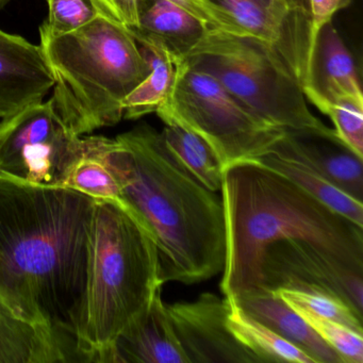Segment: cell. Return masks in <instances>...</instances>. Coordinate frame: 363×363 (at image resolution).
Masks as SVG:
<instances>
[{
	"label": "cell",
	"mask_w": 363,
	"mask_h": 363,
	"mask_svg": "<svg viewBox=\"0 0 363 363\" xmlns=\"http://www.w3.org/2000/svg\"><path fill=\"white\" fill-rule=\"evenodd\" d=\"M86 138L72 133L52 104L41 103L0 123V178L62 188L86 156Z\"/></svg>",
	"instance_id": "ba28073f"
},
{
	"label": "cell",
	"mask_w": 363,
	"mask_h": 363,
	"mask_svg": "<svg viewBox=\"0 0 363 363\" xmlns=\"http://www.w3.org/2000/svg\"><path fill=\"white\" fill-rule=\"evenodd\" d=\"M264 286L318 291L340 297L357 313L363 312V269L347 264L305 242L271 244L262 263Z\"/></svg>",
	"instance_id": "9c48e42d"
},
{
	"label": "cell",
	"mask_w": 363,
	"mask_h": 363,
	"mask_svg": "<svg viewBox=\"0 0 363 363\" xmlns=\"http://www.w3.org/2000/svg\"><path fill=\"white\" fill-rule=\"evenodd\" d=\"M350 3L352 0H308L310 18V74L320 29L333 22L335 14L347 8Z\"/></svg>",
	"instance_id": "83f0119b"
},
{
	"label": "cell",
	"mask_w": 363,
	"mask_h": 363,
	"mask_svg": "<svg viewBox=\"0 0 363 363\" xmlns=\"http://www.w3.org/2000/svg\"><path fill=\"white\" fill-rule=\"evenodd\" d=\"M310 327L341 357L344 363H363V333L329 318L297 312Z\"/></svg>",
	"instance_id": "d4e9b609"
},
{
	"label": "cell",
	"mask_w": 363,
	"mask_h": 363,
	"mask_svg": "<svg viewBox=\"0 0 363 363\" xmlns=\"http://www.w3.org/2000/svg\"><path fill=\"white\" fill-rule=\"evenodd\" d=\"M303 94L309 101L350 99L363 103L354 59L333 22L323 27L318 33L309 86L303 89Z\"/></svg>",
	"instance_id": "5bb4252c"
},
{
	"label": "cell",
	"mask_w": 363,
	"mask_h": 363,
	"mask_svg": "<svg viewBox=\"0 0 363 363\" xmlns=\"http://www.w3.org/2000/svg\"><path fill=\"white\" fill-rule=\"evenodd\" d=\"M252 161H256L278 172L337 213L363 227L362 201L331 184L326 178L303 163L281 158L273 154H265Z\"/></svg>",
	"instance_id": "ac0fdd59"
},
{
	"label": "cell",
	"mask_w": 363,
	"mask_h": 363,
	"mask_svg": "<svg viewBox=\"0 0 363 363\" xmlns=\"http://www.w3.org/2000/svg\"><path fill=\"white\" fill-rule=\"evenodd\" d=\"M95 203L0 178V303L74 346Z\"/></svg>",
	"instance_id": "6da1fadb"
},
{
	"label": "cell",
	"mask_w": 363,
	"mask_h": 363,
	"mask_svg": "<svg viewBox=\"0 0 363 363\" xmlns=\"http://www.w3.org/2000/svg\"><path fill=\"white\" fill-rule=\"evenodd\" d=\"M207 29L194 16L167 0H152L150 5L140 0L139 26L129 31L141 46L163 50L182 60Z\"/></svg>",
	"instance_id": "2e32d148"
},
{
	"label": "cell",
	"mask_w": 363,
	"mask_h": 363,
	"mask_svg": "<svg viewBox=\"0 0 363 363\" xmlns=\"http://www.w3.org/2000/svg\"><path fill=\"white\" fill-rule=\"evenodd\" d=\"M182 60L211 75L273 126L295 133H335L312 113L296 78L273 46L261 40L207 29Z\"/></svg>",
	"instance_id": "8992f818"
},
{
	"label": "cell",
	"mask_w": 363,
	"mask_h": 363,
	"mask_svg": "<svg viewBox=\"0 0 363 363\" xmlns=\"http://www.w3.org/2000/svg\"><path fill=\"white\" fill-rule=\"evenodd\" d=\"M194 16L208 29H218L235 35H247L230 16L213 0H167Z\"/></svg>",
	"instance_id": "4316f807"
},
{
	"label": "cell",
	"mask_w": 363,
	"mask_h": 363,
	"mask_svg": "<svg viewBox=\"0 0 363 363\" xmlns=\"http://www.w3.org/2000/svg\"><path fill=\"white\" fill-rule=\"evenodd\" d=\"M108 362L190 363L161 291L150 307L118 335Z\"/></svg>",
	"instance_id": "4fadbf2b"
},
{
	"label": "cell",
	"mask_w": 363,
	"mask_h": 363,
	"mask_svg": "<svg viewBox=\"0 0 363 363\" xmlns=\"http://www.w3.org/2000/svg\"><path fill=\"white\" fill-rule=\"evenodd\" d=\"M295 312H309L363 333L362 316L340 297L318 291L279 288L273 290Z\"/></svg>",
	"instance_id": "7402d4cb"
},
{
	"label": "cell",
	"mask_w": 363,
	"mask_h": 363,
	"mask_svg": "<svg viewBox=\"0 0 363 363\" xmlns=\"http://www.w3.org/2000/svg\"><path fill=\"white\" fill-rule=\"evenodd\" d=\"M10 1H11V0H0V11H1Z\"/></svg>",
	"instance_id": "4dcf8cb0"
},
{
	"label": "cell",
	"mask_w": 363,
	"mask_h": 363,
	"mask_svg": "<svg viewBox=\"0 0 363 363\" xmlns=\"http://www.w3.org/2000/svg\"><path fill=\"white\" fill-rule=\"evenodd\" d=\"M84 138L86 152L118 180L123 203L154 235L164 284H197L223 271L222 196L176 160L161 133L144 124L113 140Z\"/></svg>",
	"instance_id": "7a4b0ae2"
},
{
	"label": "cell",
	"mask_w": 363,
	"mask_h": 363,
	"mask_svg": "<svg viewBox=\"0 0 363 363\" xmlns=\"http://www.w3.org/2000/svg\"><path fill=\"white\" fill-rule=\"evenodd\" d=\"M267 154L303 163L358 201H363L362 159L335 133L286 131Z\"/></svg>",
	"instance_id": "7c38bea8"
},
{
	"label": "cell",
	"mask_w": 363,
	"mask_h": 363,
	"mask_svg": "<svg viewBox=\"0 0 363 363\" xmlns=\"http://www.w3.org/2000/svg\"><path fill=\"white\" fill-rule=\"evenodd\" d=\"M229 306L228 328L259 362L314 363L313 359L294 344L247 315L235 301H229Z\"/></svg>",
	"instance_id": "d6986e66"
},
{
	"label": "cell",
	"mask_w": 363,
	"mask_h": 363,
	"mask_svg": "<svg viewBox=\"0 0 363 363\" xmlns=\"http://www.w3.org/2000/svg\"><path fill=\"white\" fill-rule=\"evenodd\" d=\"M48 3L50 13L43 25L55 35L77 30L99 16L91 0H48Z\"/></svg>",
	"instance_id": "484cf974"
},
{
	"label": "cell",
	"mask_w": 363,
	"mask_h": 363,
	"mask_svg": "<svg viewBox=\"0 0 363 363\" xmlns=\"http://www.w3.org/2000/svg\"><path fill=\"white\" fill-rule=\"evenodd\" d=\"M97 13L126 29L137 28L140 0H91Z\"/></svg>",
	"instance_id": "f1b7e54d"
},
{
	"label": "cell",
	"mask_w": 363,
	"mask_h": 363,
	"mask_svg": "<svg viewBox=\"0 0 363 363\" xmlns=\"http://www.w3.org/2000/svg\"><path fill=\"white\" fill-rule=\"evenodd\" d=\"M156 240L123 201H96L88 275L75 331L82 361L108 362L118 335L162 290Z\"/></svg>",
	"instance_id": "277c9868"
},
{
	"label": "cell",
	"mask_w": 363,
	"mask_h": 363,
	"mask_svg": "<svg viewBox=\"0 0 363 363\" xmlns=\"http://www.w3.org/2000/svg\"><path fill=\"white\" fill-rule=\"evenodd\" d=\"M311 103L330 118L335 137L357 156L363 158V103L350 99H314Z\"/></svg>",
	"instance_id": "cb8c5ba5"
},
{
	"label": "cell",
	"mask_w": 363,
	"mask_h": 363,
	"mask_svg": "<svg viewBox=\"0 0 363 363\" xmlns=\"http://www.w3.org/2000/svg\"><path fill=\"white\" fill-rule=\"evenodd\" d=\"M65 188L96 201H122V191L118 180L99 159L88 152L74 167Z\"/></svg>",
	"instance_id": "603a6c76"
},
{
	"label": "cell",
	"mask_w": 363,
	"mask_h": 363,
	"mask_svg": "<svg viewBox=\"0 0 363 363\" xmlns=\"http://www.w3.org/2000/svg\"><path fill=\"white\" fill-rule=\"evenodd\" d=\"M284 1H286V0H284Z\"/></svg>",
	"instance_id": "1f68e13d"
},
{
	"label": "cell",
	"mask_w": 363,
	"mask_h": 363,
	"mask_svg": "<svg viewBox=\"0 0 363 363\" xmlns=\"http://www.w3.org/2000/svg\"><path fill=\"white\" fill-rule=\"evenodd\" d=\"M54 84L42 46L0 29V120L43 103Z\"/></svg>",
	"instance_id": "8fae6325"
},
{
	"label": "cell",
	"mask_w": 363,
	"mask_h": 363,
	"mask_svg": "<svg viewBox=\"0 0 363 363\" xmlns=\"http://www.w3.org/2000/svg\"><path fill=\"white\" fill-rule=\"evenodd\" d=\"M163 141L176 160L209 190L222 188L223 167L214 150L201 137L177 125H165Z\"/></svg>",
	"instance_id": "44dd1931"
},
{
	"label": "cell",
	"mask_w": 363,
	"mask_h": 363,
	"mask_svg": "<svg viewBox=\"0 0 363 363\" xmlns=\"http://www.w3.org/2000/svg\"><path fill=\"white\" fill-rule=\"evenodd\" d=\"M286 4H288L291 11L298 20L310 24L308 0H286Z\"/></svg>",
	"instance_id": "f546056e"
},
{
	"label": "cell",
	"mask_w": 363,
	"mask_h": 363,
	"mask_svg": "<svg viewBox=\"0 0 363 363\" xmlns=\"http://www.w3.org/2000/svg\"><path fill=\"white\" fill-rule=\"evenodd\" d=\"M233 301L250 318L262 323L305 352L313 359L314 363H344L337 352L327 345L308 323L273 290L255 291Z\"/></svg>",
	"instance_id": "9a60e30c"
},
{
	"label": "cell",
	"mask_w": 363,
	"mask_h": 363,
	"mask_svg": "<svg viewBox=\"0 0 363 363\" xmlns=\"http://www.w3.org/2000/svg\"><path fill=\"white\" fill-rule=\"evenodd\" d=\"M225 262L220 291L230 301L267 289L262 263L276 242L293 240L363 269V227L289 178L256 161L229 165L220 188Z\"/></svg>",
	"instance_id": "3957f363"
},
{
	"label": "cell",
	"mask_w": 363,
	"mask_h": 363,
	"mask_svg": "<svg viewBox=\"0 0 363 363\" xmlns=\"http://www.w3.org/2000/svg\"><path fill=\"white\" fill-rule=\"evenodd\" d=\"M40 35L55 79L50 103L67 128L82 137L120 123L123 101L150 72L130 31L99 14L61 35L42 25Z\"/></svg>",
	"instance_id": "5b68a950"
},
{
	"label": "cell",
	"mask_w": 363,
	"mask_h": 363,
	"mask_svg": "<svg viewBox=\"0 0 363 363\" xmlns=\"http://www.w3.org/2000/svg\"><path fill=\"white\" fill-rule=\"evenodd\" d=\"M165 125L192 131L214 150L224 169L267 154L286 130L255 116L211 75L178 62L167 101L156 112Z\"/></svg>",
	"instance_id": "52a82bcc"
},
{
	"label": "cell",
	"mask_w": 363,
	"mask_h": 363,
	"mask_svg": "<svg viewBox=\"0 0 363 363\" xmlns=\"http://www.w3.org/2000/svg\"><path fill=\"white\" fill-rule=\"evenodd\" d=\"M69 342L0 303V363L69 362Z\"/></svg>",
	"instance_id": "e0dca14e"
},
{
	"label": "cell",
	"mask_w": 363,
	"mask_h": 363,
	"mask_svg": "<svg viewBox=\"0 0 363 363\" xmlns=\"http://www.w3.org/2000/svg\"><path fill=\"white\" fill-rule=\"evenodd\" d=\"M229 301L201 293L195 301L167 305L178 340L190 363H260L227 325Z\"/></svg>",
	"instance_id": "30bf717a"
},
{
	"label": "cell",
	"mask_w": 363,
	"mask_h": 363,
	"mask_svg": "<svg viewBox=\"0 0 363 363\" xmlns=\"http://www.w3.org/2000/svg\"><path fill=\"white\" fill-rule=\"evenodd\" d=\"M141 50L150 65V72L123 101L124 118L127 120H137L157 112L171 92L180 61L157 48L142 46Z\"/></svg>",
	"instance_id": "ffe728a7"
}]
</instances>
